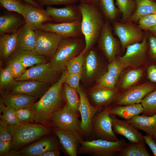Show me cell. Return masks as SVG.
Instances as JSON below:
<instances>
[{
    "label": "cell",
    "instance_id": "cell-1",
    "mask_svg": "<svg viewBox=\"0 0 156 156\" xmlns=\"http://www.w3.org/2000/svg\"><path fill=\"white\" fill-rule=\"evenodd\" d=\"M68 73L67 70H63L57 81L30 107L35 114L36 122L44 124L48 122L53 114L62 107V86Z\"/></svg>",
    "mask_w": 156,
    "mask_h": 156
},
{
    "label": "cell",
    "instance_id": "cell-2",
    "mask_svg": "<svg viewBox=\"0 0 156 156\" xmlns=\"http://www.w3.org/2000/svg\"><path fill=\"white\" fill-rule=\"evenodd\" d=\"M78 5L82 15L81 28L85 41L86 53L97 42L105 21L97 5L81 2Z\"/></svg>",
    "mask_w": 156,
    "mask_h": 156
},
{
    "label": "cell",
    "instance_id": "cell-3",
    "mask_svg": "<svg viewBox=\"0 0 156 156\" xmlns=\"http://www.w3.org/2000/svg\"><path fill=\"white\" fill-rule=\"evenodd\" d=\"M84 36L63 37L50 62L54 68L59 72L66 68L67 63L79 54L85 49Z\"/></svg>",
    "mask_w": 156,
    "mask_h": 156
},
{
    "label": "cell",
    "instance_id": "cell-4",
    "mask_svg": "<svg viewBox=\"0 0 156 156\" xmlns=\"http://www.w3.org/2000/svg\"><path fill=\"white\" fill-rule=\"evenodd\" d=\"M12 136V148L17 149L38 140L51 132L44 125L27 123L16 125L8 124Z\"/></svg>",
    "mask_w": 156,
    "mask_h": 156
},
{
    "label": "cell",
    "instance_id": "cell-5",
    "mask_svg": "<svg viewBox=\"0 0 156 156\" xmlns=\"http://www.w3.org/2000/svg\"><path fill=\"white\" fill-rule=\"evenodd\" d=\"M78 113L65 104L53 114L48 122L55 129L70 133L83 140L86 135L81 128Z\"/></svg>",
    "mask_w": 156,
    "mask_h": 156
},
{
    "label": "cell",
    "instance_id": "cell-6",
    "mask_svg": "<svg viewBox=\"0 0 156 156\" xmlns=\"http://www.w3.org/2000/svg\"><path fill=\"white\" fill-rule=\"evenodd\" d=\"M126 144L124 139L116 141L100 139L91 141L83 140L80 142L78 153L94 156H116Z\"/></svg>",
    "mask_w": 156,
    "mask_h": 156
},
{
    "label": "cell",
    "instance_id": "cell-7",
    "mask_svg": "<svg viewBox=\"0 0 156 156\" xmlns=\"http://www.w3.org/2000/svg\"><path fill=\"white\" fill-rule=\"evenodd\" d=\"M111 106H105L97 113L92 122L93 133L98 138L111 141L119 140L113 132L109 112Z\"/></svg>",
    "mask_w": 156,
    "mask_h": 156
},
{
    "label": "cell",
    "instance_id": "cell-8",
    "mask_svg": "<svg viewBox=\"0 0 156 156\" xmlns=\"http://www.w3.org/2000/svg\"><path fill=\"white\" fill-rule=\"evenodd\" d=\"M148 36L145 35L141 42H138L127 47L124 55L117 59L125 68L137 67L143 64L145 61L147 48Z\"/></svg>",
    "mask_w": 156,
    "mask_h": 156
},
{
    "label": "cell",
    "instance_id": "cell-9",
    "mask_svg": "<svg viewBox=\"0 0 156 156\" xmlns=\"http://www.w3.org/2000/svg\"><path fill=\"white\" fill-rule=\"evenodd\" d=\"M35 31L37 42L34 51L51 59L55 54L63 37L56 33L40 29L36 30Z\"/></svg>",
    "mask_w": 156,
    "mask_h": 156
},
{
    "label": "cell",
    "instance_id": "cell-10",
    "mask_svg": "<svg viewBox=\"0 0 156 156\" xmlns=\"http://www.w3.org/2000/svg\"><path fill=\"white\" fill-rule=\"evenodd\" d=\"M52 66L50 62L35 65L26 69L16 80H33L46 84L53 82L57 73Z\"/></svg>",
    "mask_w": 156,
    "mask_h": 156
},
{
    "label": "cell",
    "instance_id": "cell-11",
    "mask_svg": "<svg viewBox=\"0 0 156 156\" xmlns=\"http://www.w3.org/2000/svg\"><path fill=\"white\" fill-rule=\"evenodd\" d=\"M156 88V86L144 83L132 86L120 93L113 101L115 105H126L141 103L143 98Z\"/></svg>",
    "mask_w": 156,
    "mask_h": 156
},
{
    "label": "cell",
    "instance_id": "cell-12",
    "mask_svg": "<svg viewBox=\"0 0 156 156\" xmlns=\"http://www.w3.org/2000/svg\"><path fill=\"white\" fill-rule=\"evenodd\" d=\"M80 98L79 112L81 127L86 135L93 133L92 129V119L95 115L103 109V107L94 106L90 102L86 93L80 86L76 89Z\"/></svg>",
    "mask_w": 156,
    "mask_h": 156
},
{
    "label": "cell",
    "instance_id": "cell-13",
    "mask_svg": "<svg viewBox=\"0 0 156 156\" xmlns=\"http://www.w3.org/2000/svg\"><path fill=\"white\" fill-rule=\"evenodd\" d=\"M97 42L109 62L116 59L119 51L118 44L113 35L109 22L107 21L103 25Z\"/></svg>",
    "mask_w": 156,
    "mask_h": 156
},
{
    "label": "cell",
    "instance_id": "cell-14",
    "mask_svg": "<svg viewBox=\"0 0 156 156\" xmlns=\"http://www.w3.org/2000/svg\"><path fill=\"white\" fill-rule=\"evenodd\" d=\"M47 84L33 80H14L5 89V91L22 93L41 98L48 90Z\"/></svg>",
    "mask_w": 156,
    "mask_h": 156
},
{
    "label": "cell",
    "instance_id": "cell-15",
    "mask_svg": "<svg viewBox=\"0 0 156 156\" xmlns=\"http://www.w3.org/2000/svg\"><path fill=\"white\" fill-rule=\"evenodd\" d=\"M115 34L118 37L122 48L125 49L129 45L140 42L143 40V33L141 29L129 23H113Z\"/></svg>",
    "mask_w": 156,
    "mask_h": 156
},
{
    "label": "cell",
    "instance_id": "cell-16",
    "mask_svg": "<svg viewBox=\"0 0 156 156\" xmlns=\"http://www.w3.org/2000/svg\"><path fill=\"white\" fill-rule=\"evenodd\" d=\"M93 48L85 53L84 58L81 79L87 82L97 80L103 74L98 54Z\"/></svg>",
    "mask_w": 156,
    "mask_h": 156
},
{
    "label": "cell",
    "instance_id": "cell-17",
    "mask_svg": "<svg viewBox=\"0 0 156 156\" xmlns=\"http://www.w3.org/2000/svg\"><path fill=\"white\" fill-rule=\"evenodd\" d=\"M46 10L55 23L81 21V13L78 5L76 4L69 5L60 8L47 6Z\"/></svg>",
    "mask_w": 156,
    "mask_h": 156
},
{
    "label": "cell",
    "instance_id": "cell-18",
    "mask_svg": "<svg viewBox=\"0 0 156 156\" xmlns=\"http://www.w3.org/2000/svg\"><path fill=\"white\" fill-rule=\"evenodd\" d=\"M22 16L25 23L34 31L39 29L40 26L46 22H53L52 18L46 10L36 8L24 2Z\"/></svg>",
    "mask_w": 156,
    "mask_h": 156
},
{
    "label": "cell",
    "instance_id": "cell-19",
    "mask_svg": "<svg viewBox=\"0 0 156 156\" xmlns=\"http://www.w3.org/2000/svg\"><path fill=\"white\" fill-rule=\"evenodd\" d=\"M81 22L59 23L49 22L42 24L39 29L56 33L63 38L83 37Z\"/></svg>",
    "mask_w": 156,
    "mask_h": 156
},
{
    "label": "cell",
    "instance_id": "cell-20",
    "mask_svg": "<svg viewBox=\"0 0 156 156\" xmlns=\"http://www.w3.org/2000/svg\"><path fill=\"white\" fill-rule=\"evenodd\" d=\"M112 129L114 133L121 135L130 142L137 143L144 141L141 132L126 120L118 118L116 115L110 114Z\"/></svg>",
    "mask_w": 156,
    "mask_h": 156
},
{
    "label": "cell",
    "instance_id": "cell-21",
    "mask_svg": "<svg viewBox=\"0 0 156 156\" xmlns=\"http://www.w3.org/2000/svg\"><path fill=\"white\" fill-rule=\"evenodd\" d=\"M120 94L115 88L109 89L98 85L89 90L86 94L92 105L103 107L113 102Z\"/></svg>",
    "mask_w": 156,
    "mask_h": 156
},
{
    "label": "cell",
    "instance_id": "cell-22",
    "mask_svg": "<svg viewBox=\"0 0 156 156\" xmlns=\"http://www.w3.org/2000/svg\"><path fill=\"white\" fill-rule=\"evenodd\" d=\"M57 141L52 137L44 138L28 146L19 151L21 156H40L49 151L58 150Z\"/></svg>",
    "mask_w": 156,
    "mask_h": 156
},
{
    "label": "cell",
    "instance_id": "cell-23",
    "mask_svg": "<svg viewBox=\"0 0 156 156\" xmlns=\"http://www.w3.org/2000/svg\"><path fill=\"white\" fill-rule=\"evenodd\" d=\"M37 98L25 94L3 92L2 101L7 106L16 109L30 107L35 102Z\"/></svg>",
    "mask_w": 156,
    "mask_h": 156
},
{
    "label": "cell",
    "instance_id": "cell-24",
    "mask_svg": "<svg viewBox=\"0 0 156 156\" xmlns=\"http://www.w3.org/2000/svg\"><path fill=\"white\" fill-rule=\"evenodd\" d=\"M54 132L67 154L70 156H77L78 150L82 140L68 132L55 129Z\"/></svg>",
    "mask_w": 156,
    "mask_h": 156
},
{
    "label": "cell",
    "instance_id": "cell-25",
    "mask_svg": "<svg viewBox=\"0 0 156 156\" xmlns=\"http://www.w3.org/2000/svg\"><path fill=\"white\" fill-rule=\"evenodd\" d=\"M126 120L138 130L144 131L147 135L152 136L156 133V114L151 116L138 115Z\"/></svg>",
    "mask_w": 156,
    "mask_h": 156
},
{
    "label": "cell",
    "instance_id": "cell-26",
    "mask_svg": "<svg viewBox=\"0 0 156 156\" xmlns=\"http://www.w3.org/2000/svg\"><path fill=\"white\" fill-rule=\"evenodd\" d=\"M18 31V48L27 51H34L37 42L35 31L25 23L20 27Z\"/></svg>",
    "mask_w": 156,
    "mask_h": 156
},
{
    "label": "cell",
    "instance_id": "cell-27",
    "mask_svg": "<svg viewBox=\"0 0 156 156\" xmlns=\"http://www.w3.org/2000/svg\"><path fill=\"white\" fill-rule=\"evenodd\" d=\"M25 23L23 17L13 14H7L0 16V36L18 32L20 27Z\"/></svg>",
    "mask_w": 156,
    "mask_h": 156
},
{
    "label": "cell",
    "instance_id": "cell-28",
    "mask_svg": "<svg viewBox=\"0 0 156 156\" xmlns=\"http://www.w3.org/2000/svg\"><path fill=\"white\" fill-rule=\"evenodd\" d=\"M11 55L18 59L26 68L36 64L47 62V57L34 51L18 48Z\"/></svg>",
    "mask_w": 156,
    "mask_h": 156
},
{
    "label": "cell",
    "instance_id": "cell-29",
    "mask_svg": "<svg viewBox=\"0 0 156 156\" xmlns=\"http://www.w3.org/2000/svg\"><path fill=\"white\" fill-rule=\"evenodd\" d=\"M18 31L0 36V56L4 60L8 58L18 48Z\"/></svg>",
    "mask_w": 156,
    "mask_h": 156
},
{
    "label": "cell",
    "instance_id": "cell-30",
    "mask_svg": "<svg viewBox=\"0 0 156 156\" xmlns=\"http://www.w3.org/2000/svg\"><path fill=\"white\" fill-rule=\"evenodd\" d=\"M143 110L142 105L140 103L126 105H115L111 106L109 114L127 120L142 113Z\"/></svg>",
    "mask_w": 156,
    "mask_h": 156
},
{
    "label": "cell",
    "instance_id": "cell-31",
    "mask_svg": "<svg viewBox=\"0 0 156 156\" xmlns=\"http://www.w3.org/2000/svg\"><path fill=\"white\" fill-rule=\"evenodd\" d=\"M136 10L132 14L131 21H138L142 17L151 14L156 13V2L153 0H135Z\"/></svg>",
    "mask_w": 156,
    "mask_h": 156
},
{
    "label": "cell",
    "instance_id": "cell-32",
    "mask_svg": "<svg viewBox=\"0 0 156 156\" xmlns=\"http://www.w3.org/2000/svg\"><path fill=\"white\" fill-rule=\"evenodd\" d=\"M62 90V96L67 107L73 111L79 113L80 98L76 89L64 83Z\"/></svg>",
    "mask_w": 156,
    "mask_h": 156
},
{
    "label": "cell",
    "instance_id": "cell-33",
    "mask_svg": "<svg viewBox=\"0 0 156 156\" xmlns=\"http://www.w3.org/2000/svg\"><path fill=\"white\" fill-rule=\"evenodd\" d=\"M116 156H150L147 151L144 141L139 143H127L125 147Z\"/></svg>",
    "mask_w": 156,
    "mask_h": 156
},
{
    "label": "cell",
    "instance_id": "cell-34",
    "mask_svg": "<svg viewBox=\"0 0 156 156\" xmlns=\"http://www.w3.org/2000/svg\"><path fill=\"white\" fill-rule=\"evenodd\" d=\"M141 103L144 109L142 115L151 116L156 114V88L146 95Z\"/></svg>",
    "mask_w": 156,
    "mask_h": 156
},
{
    "label": "cell",
    "instance_id": "cell-35",
    "mask_svg": "<svg viewBox=\"0 0 156 156\" xmlns=\"http://www.w3.org/2000/svg\"><path fill=\"white\" fill-rule=\"evenodd\" d=\"M97 6L107 20L113 21L115 19L117 10L113 0H99Z\"/></svg>",
    "mask_w": 156,
    "mask_h": 156
},
{
    "label": "cell",
    "instance_id": "cell-36",
    "mask_svg": "<svg viewBox=\"0 0 156 156\" xmlns=\"http://www.w3.org/2000/svg\"><path fill=\"white\" fill-rule=\"evenodd\" d=\"M143 73L142 70L140 68L133 69L128 71L122 80L121 88L126 90L132 86L140 79Z\"/></svg>",
    "mask_w": 156,
    "mask_h": 156
},
{
    "label": "cell",
    "instance_id": "cell-37",
    "mask_svg": "<svg viewBox=\"0 0 156 156\" xmlns=\"http://www.w3.org/2000/svg\"><path fill=\"white\" fill-rule=\"evenodd\" d=\"M0 118L9 125L20 123L17 117L16 110L5 105L1 100L0 104Z\"/></svg>",
    "mask_w": 156,
    "mask_h": 156
},
{
    "label": "cell",
    "instance_id": "cell-38",
    "mask_svg": "<svg viewBox=\"0 0 156 156\" xmlns=\"http://www.w3.org/2000/svg\"><path fill=\"white\" fill-rule=\"evenodd\" d=\"M85 51L83 50L79 54L70 60L66 64V68L68 73H81Z\"/></svg>",
    "mask_w": 156,
    "mask_h": 156
},
{
    "label": "cell",
    "instance_id": "cell-39",
    "mask_svg": "<svg viewBox=\"0 0 156 156\" xmlns=\"http://www.w3.org/2000/svg\"><path fill=\"white\" fill-rule=\"evenodd\" d=\"M116 4L122 13L123 19L130 18L134 7L132 0H116Z\"/></svg>",
    "mask_w": 156,
    "mask_h": 156
},
{
    "label": "cell",
    "instance_id": "cell-40",
    "mask_svg": "<svg viewBox=\"0 0 156 156\" xmlns=\"http://www.w3.org/2000/svg\"><path fill=\"white\" fill-rule=\"evenodd\" d=\"M1 5L7 10L18 13L22 15L24 8V3L19 0H0Z\"/></svg>",
    "mask_w": 156,
    "mask_h": 156
},
{
    "label": "cell",
    "instance_id": "cell-41",
    "mask_svg": "<svg viewBox=\"0 0 156 156\" xmlns=\"http://www.w3.org/2000/svg\"><path fill=\"white\" fill-rule=\"evenodd\" d=\"M14 79L10 65L8 63L6 67L0 70V89L5 88Z\"/></svg>",
    "mask_w": 156,
    "mask_h": 156
},
{
    "label": "cell",
    "instance_id": "cell-42",
    "mask_svg": "<svg viewBox=\"0 0 156 156\" xmlns=\"http://www.w3.org/2000/svg\"><path fill=\"white\" fill-rule=\"evenodd\" d=\"M10 57L8 63L15 79L20 77L26 68L17 58L12 55Z\"/></svg>",
    "mask_w": 156,
    "mask_h": 156
},
{
    "label": "cell",
    "instance_id": "cell-43",
    "mask_svg": "<svg viewBox=\"0 0 156 156\" xmlns=\"http://www.w3.org/2000/svg\"><path fill=\"white\" fill-rule=\"evenodd\" d=\"M20 123H27L35 120L36 115L30 107L16 109Z\"/></svg>",
    "mask_w": 156,
    "mask_h": 156
},
{
    "label": "cell",
    "instance_id": "cell-44",
    "mask_svg": "<svg viewBox=\"0 0 156 156\" xmlns=\"http://www.w3.org/2000/svg\"><path fill=\"white\" fill-rule=\"evenodd\" d=\"M107 72L117 81L125 67L118 59L110 62L107 66Z\"/></svg>",
    "mask_w": 156,
    "mask_h": 156
},
{
    "label": "cell",
    "instance_id": "cell-45",
    "mask_svg": "<svg viewBox=\"0 0 156 156\" xmlns=\"http://www.w3.org/2000/svg\"><path fill=\"white\" fill-rule=\"evenodd\" d=\"M98 85L109 89L115 88L117 81L115 78L108 72L103 73L97 79Z\"/></svg>",
    "mask_w": 156,
    "mask_h": 156
},
{
    "label": "cell",
    "instance_id": "cell-46",
    "mask_svg": "<svg viewBox=\"0 0 156 156\" xmlns=\"http://www.w3.org/2000/svg\"><path fill=\"white\" fill-rule=\"evenodd\" d=\"M138 27L141 29L148 30L156 25V13L145 16L139 20Z\"/></svg>",
    "mask_w": 156,
    "mask_h": 156
},
{
    "label": "cell",
    "instance_id": "cell-47",
    "mask_svg": "<svg viewBox=\"0 0 156 156\" xmlns=\"http://www.w3.org/2000/svg\"><path fill=\"white\" fill-rule=\"evenodd\" d=\"M40 6H52L54 5H64L65 6L73 4H76L80 0H34Z\"/></svg>",
    "mask_w": 156,
    "mask_h": 156
},
{
    "label": "cell",
    "instance_id": "cell-48",
    "mask_svg": "<svg viewBox=\"0 0 156 156\" xmlns=\"http://www.w3.org/2000/svg\"><path fill=\"white\" fill-rule=\"evenodd\" d=\"M12 136L8 128V124L4 121H0V142L12 140Z\"/></svg>",
    "mask_w": 156,
    "mask_h": 156
},
{
    "label": "cell",
    "instance_id": "cell-49",
    "mask_svg": "<svg viewBox=\"0 0 156 156\" xmlns=\"http://www.w3.org/2000/svg\"><path fill=\"white\" fill-rule=\"evenodd\" d=\"M81 73L70 74L68 73L65 82L70 87L76 89L79 86V83L81 79Z\"/></svg>",
    "mask_w": 156,
    "mask_h": 156
},
{
    "label": "cell",
    "instance_id": "cell-50",
    "mask_svg": "<svg viewBox=\"0 0 156 156\" xmlns=\"http://www.w3.org/2000/svg\"><path fill=\"white\" fill-rule=\"evenodd\" d=\"M149 53L151 57L156 58V36L151 35L148 37Z\"/></svg>",
    "mask_w": 156,
    "mask_h": 156
},
{
    "label": "cell",
    "instance_id": "cell-51",
    "mask_svg": "<svg viewBox=\"0 0 156 156\" xmlns=\"http://www.w3.org/2000/svg\"><path fill=\"white\" fill-rule=\"evenodd\" d=\"M12 147V140L0 142V155L4 156Z\"/></svg>",
    "mask_w": 156,
    "mask_h": 156
},
{
    "label": "cell",
    "instance_id": "cell-52",
    "mask_svg": "<svg viewBox=\"0 0 156 156\" xmlns=\"http://www.w3.org/2000/svg\"><path fill=\"white\" fill-rule=\"evenodd\" d=\"M143 137L145 143L149 146L154 156H156V141L152 136L148 135H143Z\"/></svg>",
    "mask_w": 156,
    "mask_h": 156
},
{
    "label": "cell",
    "instance_id": "cell-53",
    "mask_svg": "<svg viewBox=\"0 0 156 156\" xmlns=\"http://www.w3.org/2000/svg\"><path fill=\"white\" fill-rule=\"evenodd\" d=\"M147 73L150 81L156 83V66L153 64L150 65L147 68Z\"/></svg>",
    "mask_w": 156,
    "mask_h": 156
},
{
    "label": "cell",
    "instance_id": "cell-54",
    "mask_svg": "<svg viewBox=\"0 0 156 156\" xmlns=\"http://www.w3.org/2000/svg\"><path fill=\"white\" fill-rule=\"evenodd\" d=\"M59 149L47 151L42 154L40 156H59L60 155Z\"/></svg>",
    "mask_w": 156,
    "mask_h": 156
},
{
    "label": "cell",
    "instance_id": "cell-55",
    "mask_svg": "<svg viewBox=\"0 0 156 156\" xmlns=\"http://www.w3.org/2000/svg\"><path fill=\"white\" fill-rule=\"evenodd\" d=\"M24 2L29 3L33 6L41 9H44V7L40 6L34 0H21Z\"/></svg>",
    "mask_w": 156,
    "mask_h": 156
},
{
    "label": "cell",
    "instance_id": "cell-56",
    "mask_svg": "<svg viewBox=\"0 0 156 156\" xmlns=\"http://www.w3.org/2000/svg\"><path fill=\"white\" fill-rule=\"evenodd\" d=\"M4 156H21L19 151L13 150L10 151Z\"/></svg>",
    "mask_w": 156,
    "mask_h": 156
},
{
    "label": "cell",
    "instance_id": "cell-57",
    "mask_svg": "<svg viewBox=\"0 0 156 156\" xmlns=\"http://www.w3.org/2000/svg\"><path fill=\"white\" fill-rule=\"evenodd\" d=\"M80 2L97 5L99 3V0H80Z\"/></svg>",
    "mask_w": 156,
    "mask_h": 156
},
{
    "label": "cell",
    "instance_id": "cell-58",
    "mask_svg": "<svg viewBox=\"0 0 156 156\" xmlns=\"http://www.w3.org/2000/svg\"><path fill=\"white\" fill-rule=\"evenodd\" d=\"M148 30L152 35L156 36V25L149 28Z\"/></svg>",
    "mask_w": 156,
    "mask_h": 156
},
{
    "label": "cell",
    "instance_id": "cell-59",
    "mask_svg": "<svg viewBox=\"0 0 156 156\" xmlns=\"http://www.w3.org/2000/svg\"><path fill=\"white\" fill-rule=\"evenodd\" d=\"M152 137L153 138V139L155 141H156V133L154 135H153Z\"/></svg>",
    "mask_w": 156,
    "mask_h": 156
}]
</instances>
